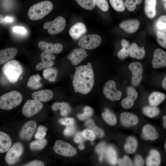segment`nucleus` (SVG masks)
Listing matches in <instances>:
<instances>
[{
	"label": "nucleus",
	"mask_w": 166,
	"mask_h": 166,
	"mask_svg": "<svg viewBox=\"0 0 166 166\" xmlns=\"http://www.w3.org/2000/svg\"><path fill=\"white\" fill-rule=\"evenodd\" d=\"M94 81V74L91 64L75 67L73 80L75 92L86 94L92 89Z\"/></svg>",
	"instance_id": "nucleus-1"
},
{
	"label": "nucleus",
	"mask_w": 166,
	"mask_h": 166,
	"mask_svg": "<svg viewBox=\"0 0 166 166\" xmlns=\"http://www.w3.org/2000/svg\"><path fill=\"white\" fill-rule=\"evenodd\" d=\"M53 7L52 2L44 1L36 3L31 6L28 11V16L32 20L41 19L48 14Z\"/></svg>",
	"instance_id": "nucleus-2"
},
{
	"label": "nucleus",
	"mask_w": 166,
	"mask_h": 166,
	"mask_svg": "<svg viewBox=\"0 0 166 166\" xmlns=\"http://www.w3.org/2000/svg\"><path fill=\"white\" fill-rule=\"evenodd\" d=\"M22 100V94L18 91L13 90L6 93L0 97V108L10 110L19 105Z\"/></svg>",
	"instance_id": "nucleus-3"
},
{
	"label": "nucleus",
	"mask_w": 166,
	"mask_h": 166,
	"mask_svg": "<svg viewBox=\"0 0 166 166\" xmlns=\"http://www.w3.org/2000/svg\"><path fill=\"white\" fill-rule=\"evenodd\" d=\"M2 72L8 81L13 83L18 81L22 73V69L18 62L12 60L5 64Z\"/></svg>",
	"instance_id": "nucleus-4"
},
{
	"label": "nucleus",
	"mask_w": 166,
	"mask_h": 166,
	"mask_svg": "<svg viewBox=\"0 0 166 166\" xmlns=\"http://www.w3.org/2000/svg\"><path fill=\"white\" fill-rule=\"evenodd\" d=\"M66 21L63 17L58 16L53 20L48 21L44 24L43 28L48 29V33L50 35H55L62 31L65 28Z\"/></svg>",
	"instance_id": "nucleus-5"
},
{
	"label": "nucleus",
	"mask_w": 166,
	"mask_h": 166,
	"mask_svg": "<svg viewBox=\"0 0 166 166\" xmlns=\"http://www.w3.org/2000/svg\"><path fill=\"white\" fill-rule=\"evenodd\" d=\"M101 39L99 35L90 34L83 37L79 41L78 45L81 48L91 49L98 47L101 44Z\"/></svg>",
	"instance_id": "nucleus-6"
},
{
	"label": "nucleus",
	"mask_w": 166,
	"mask_h": 166,
	"mask_svg": "<svg viewBox=\"0 0 166 166\" xmlns=\"http://www.w3.org/2000/svg\"><path fill=\"white\" fill-rule=\"evenodd\" d=\"M103 92L105 96L112 101L119 100L121 96V92L117 89L115 82L110 80L107 81L104 86Z\"/></svg>",
	"instance_id": "nucleus-7"
},
{
	"label": "nucleus",
	"mask_w": 166,
	"mask_h": 166,
	"mask_svg": "<svg viewBox=\"0 0 166 166\" xmlns=\"http://www.w3.org/2000/svg\"><path fill=\"white\" fill-rule=\"evenodd\" d=\"M53 149L57 154L65 156H72L77 153L76 149L70 144L61 140H57Z\"/></svg>",
	"instance_id": "nucleus-8"
},
{
	"label": "nucleus",
	"mask_w": 166,
	"mask_h": 166,
	"mask_svg": "<svg viewBox=\"0 0 166 166\" xmlns=\"http://www.w3.org/2000/svg\"><path fill=\"white\" fill-rule=\"evenodd\" d=\"M43 107L40 101L34 99L29 100L23 106L22 112L26 117H30L40 111Z\"/></svg>",
	"instance_id": "nucleus-9"
},
{
	"label": "nucleus",
	"mask_w": 166,
	"mask_h": 166,
	"mask_svg": "<svg viewBox=\"0 0 166 166\" xmlns=\"http://www.w3.org/2000/svg\"><path fill=\"white\" fill-rule=\"evenodd\" d=\"M23 151V147L19 143L14 144L7 152L5 157L6 162L11 165L15 163L18 160Z\"/></svg>",
	"instance_id": "nucleus-10"
},
{
	"label": "nucleus",
	"mask_w": 166,
	"mask_h": 166,
	"mask_svg": "<svg viewBox=\"0 0 166 166\" xmlns=\"http://www.w3.org/2000/svg\"><path fill=\"white\" fill-rule=\"evenodd\" d=\"M128 68L132 74L131 83L134 87L138 86L142 79L143 66L140 62H132L128 65Z\"/></svg>",
	"instance_id": "nucleus-11"
},
{
	"label": "nucleus",
	"mask_w": 166,
	"mask_h": 166,
	"mask_svg": "<svg viewBox=\"0 0 166 166\" xmlns=\"http://www.w3.org/2000/svg\"><path fill=\"white\" fill-rule=\"evenodd\" d=\"M152 66L160 68L166 66V53L162 49H156L154 51L152 60Z\"/></svg>",
	"instance_id": "nucleus-12"
},
{
	"label": "nucleus",
	"mask_w": 166,
	"mask_h": 166,
	"mask_svg": "<svg viewBox=\"0 0 166 166\" xmlns=\"http://www.w3.org/2000/svg\"><path fill=\"white\" fill-rule=\"evenodd\" d=\"M88 54L85 50L82 48L73 49L69 54L67 58L73 65H77L84 60Z\"/></svg>",
	"instance_id": "nucleus-13"
},
{
	"label": "nucleus",
	"mask_w": 166,
	"mask_h": 166,
	"mask_svg": "<svg viewBox=\"0 0 166 166\" xmlns=\"http://www.w3.org/2000/svg\"><path fill=\"white\" fill-rule=\"evenodd\" d=\"M36 122L33 120H30L24 125L20 132L21 139L26 140H30L36 127Z\"/></svg>",
	"instance_id": "nucleus-14"
},
{
	"label": "nucleus",
	"mask_w": 166,
	"mask_h": 166,
	"mask_svg": "<svg viewBox=\"0 0 166 166\" xmlns=\"http://www.w3.org/2000/svg\"><path fill=\"white\" fill-rule=\"evenodd\" d=\"M127 97L122 100L121 103L123 108L128 109L133 106L135 100L138 97V93L135 89L131 86L127 88Z\"/></svg>",
	"instance_id": "nucleus-15"
},
{
	"label": "nucleus",
	"mask_w": 166,
	"mask_h": 166,
	"mask_svg": "<svg viewBox=\"0 0 166 166\" xmlns=\"http://www.w3.org/2000/svg\"><path fill=\"white\" fill-rule=\"evenodd\" d=\"M38 46L39 49L43 51L55 53H60L63 49V45L61 43L53 44L42 41L39 42Z\"/></svg>",
	"instance_id": "nucleus-16"
},
{
	"label": "nucleus",
	"mask_w": 166,
	"mask_h": 166,
	"mask_svg": "<svg viewBox=\"0 0 166 166\" xmlns=\"http://www.w3.org/2000/svg\"><path fill=\"white\" fill-rule=\"evenodd\" d=\"M87 29L85 25L82 22H78L70 28L69 34L73 39L77 40L84 35Z\"/></svg>",
	"instance_id": "nucleus-17"
},
{
	"label": "nucleus",
	"mask_w": 166,
	"mask_h": 166,
	"mask_svg": "<svg viewBox=\"0 0 166 166\" xmlns=\"http://www.w3.org/2000/svg\"><path fill=\"white\" fill-rule=\"evenodd\" d=\"M140 25L139 21L136 19L125 20L121 22L120 27L124 31L128 33H133L138 29Z\"/></svg>",
	"instance_id": "nucleus-18"
},
{
	"label": "nucleus",
	"mask_w": 166,
	"mask_h": 166,
	"mask_svg": "<svg viewBox=\"0 0 166 166\" xmlns=\"http://www.w3.org/2000/svg\"><path fill=\"white\" fill-rule=\"evenodd\" d=\"M18 50L15 48H8L0 51V64L1 65L14 58L16 55Z\"/></svg>",
	"instance_id": "nucleus-19"
},
{
	"label": "nucleus",
	"mask_w": 166,
	"mask_h": 166,
	"mask_svg": "<svg viewBox=\"0 0 166 166\" xmlns=\"http://www.w3.org/2000/svg\"><path fill=\"white\" fill-rule=\"evenodd\" d=\"M120 120L124 126L128 127L136 124L138 118L135 115L129 112H123L120 115Z\"/></svg>",
	"instance_id": "nucleus-20"
},
{
	"label": "nucleus",
	"mask_w": 166,
	"mask_h": 166,
	"mask_svg": "<svg viewBox=\"0 0 166 166\" xmlns=\"http://www.w3.org/2000/svg\"><path fill=\"white\" fill-rule=\"evenodd\" d=\"M32 95L33 99L40 101L47 102L52 98L53 94L51 90L45 89L34 92Z\"/></svg>",
	"instance_id": "nucleus-21"
},
{
	"label": "nucleus",
	"mask_w": 166,
	"mask_h": 166,
	"mask_svg": "<svg viewBox=\"0 0 166 166\" xmlns=\"http://www.w3.org/2000/svg\"><path fill=\"white\" fill-rule=\"evenodd\" d=\"M159 134L155 128L150 124L145 125L142 129V138L145 140H154L157 139Z\"/></svg>",
	"instance_id": "nucleus-22"
},
{
	"label": "nucleus",
	"mask_w": 166,
	"mask_h": 166,
	"mask_svg": "<svg viewBox=\"0 0 166 166\" xmlns=\"http://www.w3.org/2000/svg\"><path fill=\"white\" fill-rule=\"evenodd\" d=\"M156 0H145L144 12L147 17L150 19L154 18L156 14Z\"/></svg>",
	"instance_id": "nucleus-23"
},
{
	"label": "nucleus",
	"mask_w": 166,
	"mask_h": 166,
	"mask_svg": "<svg viewBox=\"0 0 166 166\" xmlns=\"http://www.w3.org/2000/svg\"><path fill=\"white\" fill-rule=\"evenodd\" d=\"M160 155L159 152L156 150H151L146 159V165L148 166H158L160 165Z\"/></svg>",
	"instance_id": "nucleus-24"
},
{
	"label": "nucleus",
	"mask_w": 166,
	"mask_h": 166,
	"mask_svg": "<svg viewBox=\"0 0 166 166\" xmlns=\"http://www.w3.org/2000/svg\"><path fill=\"white\" fill-rule=\"evenodd\" d=\"M129 55L132 58L138 59H142L145 55L144 47H140L136 43H132L130 46Z\"/></svg>",
	"instance_id": "nucleus-25"
},
{
	"label": "nucleus",
	"mask_w": 166,
	"mask_h": 166,
	"mask_svg": "<svg viewBox=\"0 0 166 166\" xmlns=\"http://www.w3.org/2000/svg\"><path fill=\"white\" fill-rule=\"evenodd\" d=\"M12 144L11 140L6 133L0 132V152L3 153L8 150Z\"/></svg>",
	"instance_id": "nucleus-26"
},
{
	"label": "nucleus",
	"mask_w": 166,
	"mask_h": 166,
	"mask_svg": "<svg viewBox=\"0 0 166 166\" xmlns=\"http://www.w3.org/2000/svg\"><path fill=\"white\" fill-rule=\"evenodd\" d=\"M165 98V95L163 93L158 91L154 92L148 97L149 104L153 106H157L164 100Z\"/></svg>",
	"instance_id": "nucleus-27"
},
{
	"label": "nucleus",
	"mask_w": 166,
	"mask_h": 166,
	"mask_svg": "<svg viewBox=\"0 0 166 166\" xmlns=\"http://www.w3.org/2000/svg\"><path fill=\"white\" fill-rule=\"evenodd\" d=\"M137 146L138 143L136 139L133 136H129L127 139L124 149L127 153L132 154L136 151Z\"/></svg>",
	"instance_id": "nucleus-28"
},
{
	"label": "nucleus",
	"mask_w": 166,
	"mask_h": 166,
	"mask_svg": "<svg viewBox=\"0 0 166 166\" xmlns=\"http://www.w3.org/2000/svg\"><path fill=\"white\" fill-rule=\"evenodd\" d=\"M122 48L118 52L117 56L121 59L123 60L127 57L129 55L130 45L128 42L123 39L121 42Z\"/></svg>",
	"instance_id": "nucleus-29"
},
{
	"label": "nucleus",
	"mask_w": 166,
	"mask_h": 166,
	"mask_svg": "<svg viewBox=\"0 0 166 166\" xmlns=\"http://www.w3.org/2000/svg\"><path fill=\"white\" fill-rule=\"evenodd\" d=\"M58 72L57 69L53 67H48L45 69L42 72L44 78L47 81L53 82L56 80Z\"/></svg>",
	"instance_id": "nucleus-30"
},
{
	"label": "nucleus",
	"mask_w": 166,
	"mask_h": 166,
	"mask_svg": "<svg viewBox=\"0 0 166 166\" xmlns=\"http://www.w3.org/2000/svg\"><path fill=\"white\" fill-rule=\"evenodd\" d=\"M105 155L108 162L111 164L115 165L117 162V155L115 149L112 147L109 146L106 148Z\"/></svg>",
	"instance_id": "nucleus-31"
},
{
	"label": "nucleus",
	"mask_w": 166,
	"mask_h": 166,
	"mask_svg": "<svg viewBox=\"0 0 166 166\" xmlns=\"http://www.w3.org/2000/svg\"><path fill=\"white\" fill-rule=\"evenodd\" d=\"M53 110H60V114L62 116H66L71 111V108L68 104L65 102L56 103L52 106Z\"/></svg>",
	"instance_id": "nucleus-32"
},
{
	"label": "nucleus",
	"mask_w": 166,
	"mask_h": 166,
	"mask_svg": "<svg viewBox=\"0 0 166 166\" xmlns=\"http://www.w3.org/2000/svg\"><path fill=\"white\" fill-rule=\"evenodd\" d=\"M41 78L38 74H35L31 76L27 83V86L32 89H37L42 86L40 82Z\"/></svg>",
	"instance_id": "nucleus-33"
},
{
	"label": "nucleus",
	"mask_w": 166,
	"mask_h": 166,
	"mask_svg": "<svg viewBox=\"0 0 166 166\" xmlns=\"http://www.w3.org/2000/svg\"><path fill=\"white\" fill-rule=\"evenodd\" d=\"M102 117L105 122L113 126L117 122V119L115 115L108 109H106L102 113Z\"/></svg>",
	"instance_id": "nucleus-34"
},
{
	"label": "nucleus",
	"mask_w": 166,
	"mask_h": 166,
	"mask_svg": "<svg viewBox=\"0 0 166 166\" xmlns=\"http://www.w3.org/2000/svg\"><path fill=\"white\" fill-rule=\"evenodd\" d=\"M143 113L149 117H153L157 115L160 113L159 109L156 106H146L142 110Z\"/></svg>",
	"instance_id": "nucleus-35"
},
{
	"label": "nucleus",
	"mask_w": 166,
	"mask_h": 166,
	"mask_svg": "<svg viewBox=\"0 0 166 166\" xmlns=\"http://www.w3.org/2000/svg\"><path fill=\"white\" fill-rule=\"evenodd\" d=\"M47 144V141L45 139H38L31 142L30 144V148L33 150H40L44 148Z\"/></svg>",
	"instance_id": "nucleus-36"
},
{
	"label": "nucleus",
	"mask_w": 166,
	"mask_h": 166,
	"mask_svg": "<svg viewBox=\"0 0 166 166\" xmlns=\"http://www.w3.org/2000/svg\"><path fill=\"white\" fill-rule=\"evenodd\" d=\"M85 125L90 128L98 137H102L104 136V133L103 131L98 128L95 125L92 120L90 119L87 121L85 122Z\"/></svg>",
	"instance_id": "nucleus-37"
},
{
	"label": "nucleus",
	"mask_w": 166,
	"mask_h": 166,
	"mask_svg": "<svg viewBox=\"0 0 166 166\" xmlns=\"http://www.w3.org/2000/svg\"><path fill=\"white\" fill-rule=\"evenodd\" d=\"M155 27L158 31H163L166 33V15L160 17L155 23Z\"/></svg>",
	"instance_id": "nucleus-38"
},
{
	"label": "nucleus",
	"mask_w": 166,
	"mask_h": 166,
	"mask_svg": "<svg viewBox=\"0 0 166 166\" xmlns=\"http://www.w3.org/2000/svg\"><path fill=\"white\" fill-rule=\"evenodd\" d=\"M77 3L83 8L88 10L93 9L95 7V0H75Z\"/></svg>",
	"instance_id": "nucleus-39"
},
{
	"label": "nucleus",
	"mask_w": 166,
	"mask_h": 166,
	"mask_svg": "<svg viewBox=\"0 0 166 166\" xmlns=\"http://www.w3.org/2000/svg\"><path fill=\"white\" fill-rule=\"evenodd\" d=\"M113 8L118 12H122L125 10V6L123 0H109Z\"/></svg>",
	"instance_id": "nucleus-40"
},
{
	"label": "nucleus",
	"mask_w": 166,
	"mask_h": 166,
	"mask_svg": "<svg viewBox=\"0 0 166 166\" xmlns=\"http://www.w3.org/2000/svg\"><path fill=\"white\" fill-rule=\"evenodd\" d=\"M156 41L160 46L166 49V33L163 31H157Z\"/></svg>",
	"instance_id": "nucleus-41"
},
{
	"label": "nucleus",
	"mask_w": 166,
	"mask_h": 166,
	"mask_svg": "<svg viewBox=\"0 0 166 166\" xmlns=\"http://www.w3.org/2000/svg\"><path fill=\"white\" fill-rule=\"evenodd\" d=\"M143 0H126L124 5L129 11H133L136 8V6L140 4Z\"/></svg>",
	"instance_id": "nucleus-42"
},
{
	"label": "nucleus",
	"mask_w": 166,
	"mask_h": 166,
	"mask_svg": "<svg viewBox=\"0 0 166 166\" xmlns=\"http://www.w3.org/2000/svg\"><path fill=\"white\" fill-rule=\"evenodd\" d=\"M84 113L82 114H78L77 117L81 120H84L90 117L92 115L93 110L89 106H86L84 109Z\"/></svg>",
	"instance_id": "nucleus-43"
},
{
	"label": "nucleus",
	"mask_w": 166,
	"mask_h": 166,
	"mask_svg": "<svg viewBox=\"0 0 166 166\" xmlns=\"http://www.w3.org/2000/svg\"><path fill=\"white\" fill-rule=\"evenodd\" d=\"M47 130V128L46 127L42 125L39 126L35 135V138L38 139H43L46 135Z\"/></svg>",
	"instance_id": "nucleus-44"
},
{
	"label": "nucleus",
	"mask_w": 166,
	"mask_h": 166,
	"mask_svg": "<svg viewBox=\"0 0 166 166\" xmlns=\"http://www.w3.org/2000/svg\"><path fill=\"white\" fill-rule=\"evenodd\" d=\"M41 61H51L55 58V55L53 53L44 51L40 55Z\"/></svg>",
	"instance_id": "nucleus-45"
},
{
	"label": "nucleus",
	"mask_w": 166,
	"mask_h": 166,
	"mask_svg": "<svg viewBox=\"0 0 166 166\" xmlns=\"http://www.w3.org/2000/svg\"><path fill=\"white\" fill-rule=\"evenodd\" d=\"M96 5L102 11H106L109 9V5L107 0H95Z\"/></svg>",
	"instance_id": "nucleus-46"
},
{
	"label": "nucleus",
	"mask_w": 166,
	"mask_h": 166,
	"mask_svg": "<svg viewBox=\"0 0 166 166\" xmlns=\"http://www.w3.org/2000/svg\"><path fill=\"white\" fill-rule=\"evenodd\" d=\"M106 148L105 143L101 142L98 144L96 148V150L99 155V159L101 161L103 158L104 153Z\"/></svg>",
	"instance_id": "nucleus-47"
},
{
	"label": "nucleus",
	"mask_w": 166,
	"mask_h": 166,
	"mask_svg": "<svg viewBox=\"0 0 166 166\" xmlns=\"http://www.w3.org/2000/svg\"><path fill=\"white\" fill-rule=\"evenodd\" d=\"M54 62L51 61H41L38 63L36 66V69L38 70H40L44 68H46L54 65Z\"/></svg>",
	"instance_id": "nucleus-48"
},
{
	"label": "nucleus",
	"mask_w": 166,
	"mask_h": 166,
	"mask_svg": "<svg viewBox=\"0 0 166 166\" xmlns=\"http://www.w3.org/2000/svg\"><path fill=\"white\" fill-rule=\"evenodd\" d=\"M82 134L86 139L91 141L93 140L96 137L95 134L94 132L89 129L84 130L82 132Z\"/></svg>",
	"instance_id": "nucleus-49"
},
{
	"label": "nucleus",
	"mask_w": 166,
	"mask_h": 166,
	"mask_svg": "<svg viewBox=\"0 0 166 166\" xmlns=\"http://www.w3.org/2000/svg\"><path fill=\"white\" fill-rule=\"evenodd\" d=\"M118 164L119 166H132V162L127 156H125L123 158L119 159L118 161Z\"/></svg>",
	"instance_id": "nucleus-50"
},
{
	"label": "nucleus",
	"mask_w": 166,
	"mask_h": 166,
	"mask_svg": "<svg viewBox=\"0 0 166 166\" xmlns=\"http://www.w3.org/2000/svg\"><path fill=\"white\" fill-rule=\"evenodd\" d=\"M75 130V129L73 124L67 125L64 131V134L66 136H69L73 134Z\"/></svg>",
	"instance_id": "nucleus-51"
},
{
	"label": "nucleus",
	"mask_w": 166,
	"mask_h": 166,
	"mask_svg": "<svg viewBox=\"0 0 166 166\" xmlns=\"http://www.w3.org/2000/svg\"><path fill=\"white\" fill-rule=\"evenodd\" d=\"M59 122L61 125L67 126L73 125L74 123V120L73 118H66L59 120Z\"/></svg>",
	"instance_id": "nucleus-52"
},
{
	"label": "nucleus",
	"mask_w": 166,
	"mask_h": 166,
	"mask_svg": "<svg viewBox=\"0 0 166 166\" xmlns=\"http://www.w3.org/2000/svg\"><path fill=\"white\" fill-rule=\"evenodd\" d=\"M44 165V163L41 160H35L31 161L23 166H43Z\"/></svg>",
	"instance_id": "nucleus-53"
},
{
	"label": "nucleus",
	"mask_w": 166,
	"mask_h": 166,
	"mask_svg": "<svg viewBox=\"0 0 166 166\" xmlns=\"http://www.w3.org/2000/svg\"><path fill=\"white\" fill-rule=\"evenodd\" d=\"M134 164L135 166H143L144 164V160L142 157L140 155H137L134 159Z\"/></svg>",
	"instance_id": "nucleus-54"
},
{
	"label": "nucleus",
	"mask_w": 166,
	"mask_h": 166,
	"mask_svg": "<svg viewBox=\"0 0 166 166\" xmlns=\"http://www.w3.org/2000/svg\"><path fill=\"white\" fill-rule=\"evenodd\" d=\"M85 138L83 136L82 133L81 132L77 133L74 138V142L77 143H83Z\"/></svg>",
	"instance_id": "nucleus-55"
},
{
	"label": "nucleus",
	"mask_w": 166,
	"mask_h": 166,
	"mask_svg": "<svg viewBox=\"0 0 166 166\" xmlns=\"http://www.w3.org/2000/svg\"><path fill=\"white\" fill-rule=\"evenodd\" d=\"M14 32L19 33L22 34H25L26 32V30L25 28L22 26H15L13 27Z\"/></svg>",
	"instance_id": "nucleus-56"
},
{
	"label": "nucleus",
	"mask_w": 166,
	"mask_h": 166,
	"mask_svg": "<svg viewBox=\"0 0 166 166\" xmlns=\"http://www.w3.org/2000/svg\"><path fill=\"white\" fill-rule=\"evenodd\" d=\"M162 86L163 88L166 90V76L164 77L162 81Z\"/></svg>",
	"instance_id": "nucleus-57"
},
{
	"label": "nucleus",
	"mask_w": 166,
	"mask_h": 166,
	"mask_svg": "<svg viewBox=\"0 0 166 166\" xmlns=\"http://www.w3.org/2000/svg\"><path fill=\"white\" fill-rule=\"evenodd\" d=\"M4 20L7 22H11L13 21V19L10 17L7 16L5 17Z\"/></svg>",
	"instance_id": "nucleus-58"
},
{
	"label": "nucleus",
	"mask_w": 166,
	"mask_h": 166,
	"mask_svg": "<svg viewBox=\"0 0 166 166\" xmlns=\"http://www.w3.org/2000/svg\"><path fill=\"white\" fill-rule=\"evenodd\" d=\"M163 119V124L164 128L166 129V115L164 116Z\"/></svg>",
	"instance_id": "nucleus-59"
},
{
	"label": "nucleus",
	"mask_w": 166,
	"mask_h": 166,
	"mask_svg": "<svg viewBox=\"0 0 166 166\" xmlns=\"http://www.w3.org/2000/svg\"><path fill=\"white\" fill-rule=\"evenodd\" d=\"M79 148L81 150H83L85 148V146L83 143L80 144L79 146Z\"/></svg>",
	"instance_id": "nucleus-60"
},
{
	"label": "nucleus",
	"mask_w": 166,
	"mask_h": 166,
	"mask_svg": "<svg viewBox=\"0 0 166 166\" xmlns=\"http://www.w3.org/2000/svg\"><path fill=\"white\" fill-rule=\"evenodd\" d=\"M4 18L2 15L1 14H0V23L1 24L3 22L4 20Z\"/></svg>",
	"instance_id": "nucleus-61"
},
{
	"label": "nucleus",
	"mask_w": 166,
	"mask_h": 166,
	"mask_svg": "<svg viewBox=\"0 0 166 166\" xmlns=\"http://www.w3.org/2000/svg\"><path fill=\"white\" fill-rule=\"evenodd\" d=\"M164 0L166 1V3H165L164 4V6L166 10V0Z\"/></svg>",
	"instance_id": "nucleus-62"
},
{
	"label": "nucleus",
	"mask_w": 166,
	"mask_h": 166,
	"mask_svg": "<svg viewBox=\"0 0 166 166\" xmlns=\"http://www.w3.org/2000/svg\"><path fill=\"white\" fill-rule=\"evenodd\" d=\"M165 148L166 150V143H165Z\"/></svg>",
	"instance_id": "nucleus-63"
}]
</instances>
